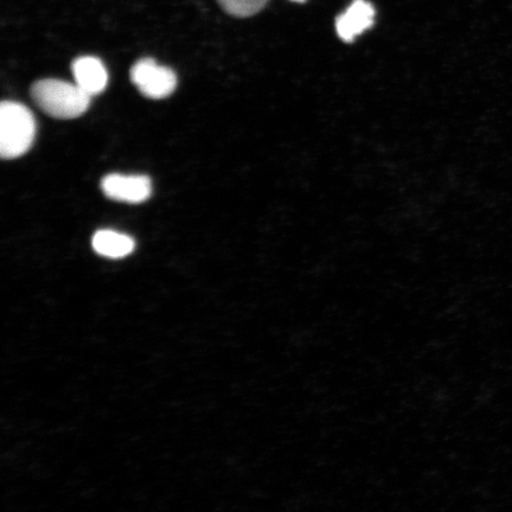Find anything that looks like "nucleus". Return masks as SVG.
I'll use <instances>...</instances> for the list:
<instances>
[{
  "instance_id": "obj_7",
  "label": "nucleus",
  "mask_w": 512,
  "mask_h": 512,
  "mask_svg": "<svg viewBox=\"0 0 512 512\" xmlns=\"http://www.w3.org/2000/svg\"><path fill=\"white\" fill-rule=\"evenodd\" d=\"M93 249L99 255L110 259H121L130 255L136 247L131 236L114 232V230H99L93 236Z\"/></svg>"
},
{
  "instance_id": "obj_5",
  "label": "nucleus",
  "mask_w": 512,
  "mask_h": 512,
  "mask_svg": "<svg viewBox=\"0 0 512 512\" xmlns=\"http://www.w3.org/2000/svg\"><path fill=\"white\" fill-rule=\"evenodd\" d=\"M375 21L374 6L367 0H355L336 21V30L344 42H352L364 31L373 27Z\"/></svg>"
},
{
  "instance_id": "obj_6",
  "label": "nucleus",
  "mask_w": 512,
  "mask_h": 512,
  "mask_svg": "<svg viewBox=\"0 0 512 512\" xmlns=\"http://www.w3.org/2000/svg\"><path fill=\"white\" fill-rule=\"evenodd\" d=\"M75 83L88 95L95 96L105 91L108 73L104 63L94 56H82L72 64Z\"/></svg>"
},
{
  "instance_id": "obj_1",
  "label": "nucleus",
  "mask_w": 512,
  "mask_h": 512,
  "mask_svg": "<svg viewBox=\"0 0 512 512\" xmlns=\"http://www.w3.org/2000/svg\"><path fill=\"white\" fill-rule=\"evenodd\" d=\"M31 98L44 113L63 120L81 117L92 101V96L76 83L55 79L35 82L31 87Z\"/></svg>"
},
{
  "instance_id": "obj_4",
  "label": "nucleus",
  "mask_w": 512,
  "mask_h": 512,
  "mask_svg": "<svg viewBox=\"0 0 512 512\" xmlns=\"http://www.w3.org/2000/svg\"><path fill=\"white\" fill-rule=\"evenodd\" d=\"M101 189L111 200L130 204L143 203L152 195L151 179L142 175H108L102 179Z\"/></svg>"
},
{
  "instance_id": "obj_9",
  "label": "nucleus",
  "mask_w": 512,
  "mask_h": 512,
  "mask_svg": "<svg viewBox=\"0 0 512 512\" xmlns=\"http://www.w3.org/2000/svg\"><path fill=\"white\" fill-rule=\"evenodd\" d=\"M293 2H305V0H293Z\"/></svg>"
},
{
  "instance_id": "obj_2",
  "label": "nucleus",
  "mask_w": 512,
  "mask_h": 512,
  "mask_svg": "<svg viewBox=\"0 0 512 512\" xmlns=\"http://www.w3.org/2000/svg\"><path fill=\"white\" fill-rule=\"evenodd\" d=\"M36 120L28 107L14 101L0 106V155L16 159L27 153L36 137Z\"/></svg>"
},
{
  "instance_id": "obj_8",
  "label": "nucleus",
  "mask_w": 512,
  "mask_h": 512,
  "mask_svg": "<svg viewBox=\"0 0 512 512\" xmlns=\"http://www.w3.org/2000/svg\"><path fill=\"white\" fill-rule=\"evenodd\" d=\"M227 14L234 17H251L265 8L268 0H217Z\"/></svg>"
},
{
  "instance_id": "obj_3",
  "label": "nucleus",
  "mask_w": 512,
  "mask_h": 512,
  "mask_svg": "<svg viewBox=\"0 0 512 512\" xmlns=\"http://www.w3.org/2000/svg\"><path fill=\"white\" fill-rule=\"evenodd\" d=\"M131 80L140 93L153 100L168 98L177 87L174 70L159 66L152 59H142L134 64L131 69Z\"/></svg>"
}]
</instances>
